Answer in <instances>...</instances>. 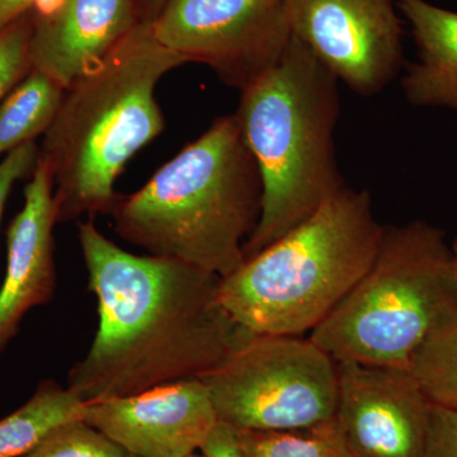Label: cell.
<instances>
[{
  "instance_id": "cell-1",
  "label": "cell",
  "mask_w": 457,
  "mask_h": 457,
  "mask_svg": "<svg viewBox=\"0 0 457 457\" xmlns=\"http://www.w3.org/2000/svg\"><path fill=\"white\" fill-rule=\"evenodd\" d=\"M78 237L99 320L66 387L86 404L201 380L255 336L222 305L220 276L132 254L107 239L95 219L78 224Z\"/></svg>"
},
{
  "instance_id": "cell-2",
  "label": "cell",
  "mask_w": 457,
  "mask_h": 457,
  "mask_svg": "<svg viewBox=\"0 0 457 457\" xmlns=\"http://www.w3.org/2000/svg\"><path fill=\"white\" fill-rule=\"evenodd\" d=\"M187 64L143 21L97 66L65 89L40 158L54 180L57 224L111 215L125 165L164 130L162 78Z\"/></svg>"
},
{
  "instance_id": "cell-3",
  "label": "cell",
  "mask_w": 457,
  "mask_h": 457,
  "mask_svg": "<svg viewBox=\"0 0 457 457\" xmlns=\"http://www.w3.org/2000/svg\"><path fill=\"white\" fill-rule=\"evenodd\" d=\"M260 170L236 113L216 119L129 196L119 195L114 231L155 257L228 278L262 212Z\"/></svg>"
},
{
  "instance_id": "cell-4",
  "label": "cell",
  "mask_w": 457,
  "mask_h": 457,
  "mask_svg": "<svg viewBox=\"0 0 457 457\" xmlns=\"http://www.w3.org/2000/svg\"><path fill=\"white\" fill-rule=\"evenodd\" d=\"M236 112L260 170V221L245 261L345 187L336 158L338 79L291 35L284 55L245 89Z\"/></svg>"
},
{
  "instance_id": "cell-5",
  "label": "cell",
  "mask_w": 457,
  "mask_h": 457,
  "mask_svg": "<svg viewBox=\"0 0 457 457\" xmlns=\"http://www.w3.org/2000/svg\"><path fill=\"white\" fill-rule=\"evenodd\" d=\"M383 236L369 192L345 186L222 278V305L255 336L312 332L366 275Z\"/></svg>"
},
{
  "instance_id": "cell-6",
  "label": "cell",
  "mask_w": 457,
  "mask_h": 457,
  "mask_svg": "<svg viewBox=\"0 0 457 457\" xmlns=\"http://www.w3.org/2000/svg\"><path fill=\"white\" fill-rule=\"evenodd\" d=\"M456 303L453 253L440 228L420 220L387 227L366 275L309 338L336 362L409 369Z\"/></svg>"
},
{
  "instance_id": "cell-7",
  "label": "cell",
  "mask_w": 457,
  "mask_h": 457,
  "mask_svg": "<svg viewBox=\"0 0 457 457\" xmlns=\"http://www.w3.org/2000/svg\"><path fill=\"white\" fill-rule=\"evenodd\" d=\"M201 381L218 420L237 429L291 431L336 416L337 362L311 338L254 336Z\"/></svg>"
},
{
  "instance_id": "cell-8",
  "label": "cell",
  "mask_w": 457,
  "mask_h": 457,
  "mask_svg": "<svg viewBox=\"0 0 457 457\" xmlns=\"http://www.w3.org/2000/svg\"><path fill=\"white\" fill-rule=\"evenodd\" d=\"M152 27L187 64L239 90L278 64L293 35L286 0H167Z\"/></svg>"
},
{
  "instance_id": "cell-9",
  "label": "cell",
  "mask_w": 457,
  "mask_h": 457,
  "mask_svg": "<svg viewBox=\"0 0 457 457\" xmlns=\"http://www.w3.org/2000/svg\"><path fill=\"white\" fill-rule=\"evenodd\" d=\"M295 37L361 96L381 92L403 65L394 0H286Z\"/></svg>"
},
{
  "instance_id": "cell-10",
  "label": "cell",
  "mask_w": 457,
  "mask_h": 457,
  "mask_svg": "<svg viewBox=\"0 0 457 457\" xmlns=\"http://www.w3.org/2000/svg\"><path fill=\"white\" fill-rule=\"evenodd\" d=\"M335 420L351 457H422L432 403L409 369L337 362Z\"/></svg>"
},
{
  "instance_id": "cell-11",
  "label": "cell",
  "mask_w": 457,
  "mask_h": 457,
  "mask_svg": "<svg viewBox=\"0 0 457 457\" xmlns=\"http://www.w3.org/2000/svg\"><path fill=\"white\" fill-rule=\"evenodd\" d=\"M83 420L140 457L192 455L219 420L209 389L197 378L87 403Z\"/></svg>"
},
{
  "instance_id": "cell-12",
  "label": "cell",
  "mask_w": 457,
  "mask_h": 457,
  "mask_svg": "<svg viewBox=\"0 0 457 457\" xmlns=\"http://www.w3.org/2000/svg\"><path fill=\"white\" fill-rule=\"evenodd\" d=\"M32 71L68 88L97 66L140 22L141 0H36Z\"/></svg>"
},
{
  "instance_id": "cell-13",
  "label": "cell",
  "mask_w": 457,
  "mask_h": 457,
  "mask_svg": "<svg viewBox=\"0 0 457 457\" xmlns=\"http://www.w3.org/2000/svg\"><path fill=\"white\" fill-rule=\"evenodd\" d=\"M54 180L38 159L25 187V204L7 231V270L0 284V353L29 311L53 300L56 287Z\"/></svg>"
},
{
  "instance_id": "cell-14",
  "label": "cell",
  "mask_w": 457,
  "mask_h": 457,
  "mask_svg": "<svg viewBox=\"0 0 457 457\" xmlns=\"http://www.w3.org/2000/svg\"><path fill=\"white\" fill-rule=\"evenodd\" d=\"M418 49L402 79L409 104L457 110V12L427 0H396Z\"/></svg>"
},
{
  "instance_id": "cell-15",
  "label": "cell",
  "mask_w": 457,
  "mask_h": 457,
  "mask_svg": "<svg viewBox=\"0 0 457 457\" xmlns=\"http://www.w3.org/2000/svg\"><path fill=\"white\" fill-rule=\"evenodd\" d=\"M84 409L68 387L42 381L22 407L0 420V457L26 455L56 427L83 418Z\"/></svg>"
},
{
  "instance_id": "cell-16",
  "label": "cell",
  "mask_w": 457,
  "mask_h": 457,
  "mask_svg": "<svg viewBox=\"0 0 457 457\" xmlns=\"http://www.w3.org/2000/svg\"><path fill=\"white\" fill-rule=\"evenodd\" d=\"M64 95L49 75L29 71L0 102V156L46 134Z\"/></svg>"
},
{
  "instance_id": "cell-17",
  "label": "cell",
  "mask_w": 457,
  "mask_h": 457,
  "mask_svg": "<svg viewBox=\"0 0 457 457\" xmlns=\"http://www.w3.org/2000/svg\"><path fill=\"white\" fill-rule=\"evenodd\" d=\"M409 371L432 404L457 411V303L427 337Z\"/></svg>"
},
{
  "instance_id": "cell-18",
  "label": "cell",
  "mask_w": 457,
  "mask_h": 457,
  "mask_svg": "<svg viewBox=\"0 0 457 457\" xmlns=\"http://www.w3.org/2000/svg\"><path fill=\"white\" fill-rule=\"evenodd\" d=\"M236 431L245 457H351L335 418L291 431Z\"/></svg>"
},
{
  "instance_id": "cell-19",
  "label": "cell",
  "mask_w": 457,
  "mask_h": 457,
  "mask_svg": "<svg viewBox=\"0 0 457 457\" xmlns=\"http://www.w3.org/2000/svg\"><path fill=\"white\" fill-rule=\"evenodd\" d=\"M129 453L80 418L56 427L21 457H128Z\"/></svg>"
},
{
  "instance_id": "cell-20",
  "label": "cell",
  "mask_w": 457,
  "mask_h": 457,
  "mask_svg": "<svg viewBox=\"0 0 457 457\" xmlns=\"http://www.w3.org/2000/svg\"><path fill=\"white\" fill-rule=\"evenodd\" d=\"M32 8L0 29V102L32 71L29 57Z\"/></svg>"
},
{
  "instance_id": "cell-21",
  "label": "cell",
  "mask_w": 457,
  "mask_h": 457,
  "mask_svg": "<svg viewBox=\"0 0 457 457\" xmlns=\"http://www.w3.org/2000/svg\"><path fill=\"white\" fill-rule=\"evenodd\" d=\"M422 457H457V411L432 404Z\"/></svg>"
},
{
  "instance_id": "cell-22",
  "label": "cell",
  "mask_w": 457,
  "mask_h": 457,
  "mask_svg": "<svg viewBox=\"0 0 457 457\" xmlns=\"http://www.w3.org/2000/svg\"><path fill=\"white\" fill-rule=\"evenodd\" d=\"M40 159V146L36 141L12 150L0 162V220L12 188L18 180L29 179Z\"/></svg>"
},
{
  "instance_id": "cell-23",
  "label": "cell",
  "mask_w": 457,
  "mask_h": 457,
  "mask_svg": "<svg viewBox=\"0 0 457 457\" xmlns=\"http://www.w3.org/2000/svg\"><path fill=\"white\" fill-rule=\"evenodd\" d=\"M204 457H245L236 428L218 420L200 449Z\"/></svg>"
},
{
  "instance_id": "cell-24",
  "label": "cell",
  "mask_w": 457,
  "mask_h": 457,
  "mask_svg": "<svg viewBox=\"0 0 457 457\" xmlns=\"http://www.w3.org/2000/svg\"><path fill=\"white\" fill-rule=\"evenodd\" d=\"M36 0H0V29L29 12Z\"/></svg>"
},
{
  "instance_id": "cell-25",
  "label": "cell",
  "mask_w": 457,
  "mask_h": 457,
  "mask_svg": "<svg viewBox=\"0 0 457 457\" xmlns=\"http://www.w3.org/2000/svg\"><path fill=\"white\" fill-rule=\"evenodd\" d=\"M167 0H141V13L143 20L153 22L158 16L159 12L164 7Z\"/></svg>"
},
{
  "instance_id": "cell-26",
  "label": "cell",
  "mask_w": 457,
  "mask_h": 457,
  "mask_svg": "<svg viewBox=\"0 0 457 457\" xmlns=\"http://www.w3.org/2000/svg\"><path fill=\"white\" fill-rule=\"evenodd\" d=\"M451 253H453V270H455L457 279V237L453 240V245H451Z\"/></svg>"
},
{
  "instance_id": "cell-27",
  "label": "cell",
  "mask_w": 457,
  "mask_h": 457,
  "mask_svg": "<svg viewBox=\"0 0 457 457\" xmlns=\"http://www.w3.org/2000/svg\"><path fill=\"white\" fill-rule=\"evenodd\" d=\"M187 457H204L203 455H197V453H192V455H189Z\"/></svg>"
},
{
  "instance_id": "cell-28",
  "label": "cell",
  "mask_w": 457,
  "mask_h": 457,
  "mask_svg": "<svg viewBox=\"0 0 457 457\" xmlns=\"http://www.w3.org/2000/svg\"><path fill=\"white\" fill-rule=\"evenodd\" d=\"M128 457H140V456L132 455V453H129V456H128Z\"/></svg>"
}]
</instances>
